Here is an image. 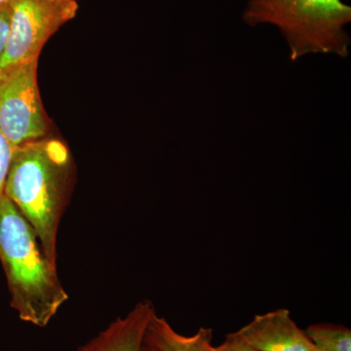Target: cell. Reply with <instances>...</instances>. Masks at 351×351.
Wrapping results in <instances>:
<instances>
[{"instance_id":"9c48e42d","label":"cell","mask_w":351,"mask_h":351,"mask_svg":"<svg viewBox=\"0 0 351 351\" xmlns=\"http://www.w3.org/2000/svg\"><path fill=\"white\" fill-rule=\"evenodd\" d=\"M307 337L318 350L351 351V330L334 323H317L306 328Z\"/></svg>"},{"instance_id":"52a82bcc","label":"cell","mask_w":351,"mask_h":351,"mask_svg":"<svg viewBox=\"0 0 351 351\" xmlns=\"http://www.w3.org/2000/svg\"><path fill=\"white\" fill-rule=\"evenodd\" d=\"M156 307L143 300L76 351H142Z\"/></svg>"},{"instance_id":"7a4b0ae2","label":"cell","mask_w":351,"mask_h":351,"mask_svg":"<svg viewBox=\"0 0 351 351\" xmlns=\"http://www.w3.org/2000/svg\"><path fill=\"white\" fill-rule=\"evenodd\" d=\"M0 262L20 319L46 327L69 295L46 258L34 228L12 201L0 198Z\"/></svg>"},{"instance_id":"3957f363","label":"cell","mask_w":351,"mask_h":351,"mask_svg":"<svg viewBox=\"0 0 351 351\" xmlns=\"http://www.w3.org/2000/svg\"><path fill=\"white\" fill-rule=\"evenodd\" d=\"M246 24H271L280 29L290 48L291 61L306 54L348 56L350 38L346 25L351 7L341 0H249Z\"/></svg>"},{"instance_id":"277c9868","label":"cell","mask_w":351,"mask_h":351,"mask_svg":"<svg viewBox=\"0 0 351 351\" xmlns=\"http://www.w3.org/2000/svg\"><path fill=\"white\" fill-rule=\"evenodd\" d=\"M38 61L1 71L0 131L13 149L43 138L48 131L38 86Z\"/></svg>"},{"instance_id":"2e32d148","label":"cell","mask_w":351,"mask_h":351,"mask_svg":"<svg viewBox=\"0 0 351 351\" xmlns=\"http://www.w3.org/2000/svg\"><path fill=\"white\" fill-rule=\"evenodd\" d=\"M314 351H324V350H318V348H315V350H314Z\"/></svg>"},{"instance_id":"9a60e30c","label":"cell","mask_w":351,"mask_h":351,"mask_svg":"<svg viewBox=\"0 0 351 351\" xmlns=\"http://www.w3.org/2000/svg\"><path fill=\"white\" fill-rule=\"evenodd\" d=\"M55 1H76V0H55Z\"/></svg>"},{"instance_id":"e0dca14e","label":"cell","mask_w":351,"mask_h":351,"mask_svg":"<svg viewBox=\"0 0 351 351\" xmlns=\"http://www.w3.org/2000/svg\"><path fill=\"white\" fill-rule=\"evenodd\" d=\"M0 76H1V71H0Z\"/></svg>"},{"instance_id":"5bb4252c","label":"cell","mask_w":351,"mask_h":351,"mask_svg":"<svg viewBox=\"0 0 351 351\" xmlns=\"http://www.w3.org/2000/svg\"><path fill=\"white\" fill-rule=\"evenodd\" d=\"M9 0H0V5H2V4L8 3Z\"/></svg>"},{"instance_id":"ba28073f","label":"cell","mask_w":351,"mask_h":351,"mask_svg":"<svg viewBox=\"0 0 351 351\" xmlns=\"http://www.w3.org/2000/svg\"><path fill=\"white\" fill-rule=\"evenodd\" d=\"M213 334L211 328L200 327L195 334L186 336L156 313L147 328V338L160 351H210Z\"/></svg>"},{"instance_id":"4fadbf2b","label":"cell","mask_w":351,"mask_h":351,"mask_svg":"<svg viewBox=\"0 0 351 351\" xmlns=\"http://www.w3.org/2000/svg\"><path fill=\"white\" fill-rule=\"evenodd\" d=\"M142 351H160V350H159L158 348H157L156 346H154V343H152V341H149V339L147 338V336H145V343H144V346H143Z\"/></svg>"},{"instance_id":"5b68a950","label":"cell","mask_w":351,"mask_h":351,"mask_svg":"<svg viewBox=\"0 0 351 351\" xmlns=\"http://www.w3.org/2000/svg\"><path fill=\"white\" fill-rule=\"evenodd\" d=\"M11 27L0 71L38 60L43 46L77 12L76 1L9 0Z\"/></svg>"},{"instance_id":"7c38bea8","label":"cell","mask_w":351,"mask_h":351,"mask_svg":"<svg viewBox=\"0 0 351 351\" xmlns=\"http://www.w3.org/2000/svg\"><path fill=\"white\" fill-rule=\"evenodd\" d=\"M210 351H258L252 348L248 343H245L233 332L226 335L225 341L219 346H211Z\"/></svg>"},{"instance_id":"30bf717a","label":"cell","mask_w":351,"mask_h":351,"mask_svg":"<svg viewBox=\"0 0 351 351\" xmlns=\"http://www.w3.org/2000/svg\"><path fill=\"white\" fill-rule=\"evenodd\" d=\"M13 147L0 131V198L4 195L7 176L12 160Z\"/></svg>"},{"instance_id":"8fae6325","label":"cell","mask_w":351,"mask_h":351,"mask_svg":"<svg viewBox=\"0 0 351 351\" xmlns=\"http://www.w3.org/2000/svg\"><path fill=\"white\" fill-rule=\"evenodd\" d=\"M11 27V9L8 3L0 5V60L8 43Z\"/></svg>"},{"instance_id":"8992f818","label":"cell","mask_w":351,"mask_h":351,"mask_svg":"<svg viewBox=\"0 0 351 351\" xmlns=\"http://www.w3.org/2000/svg\"><path fill=\"white\" fill-rule=\"evenodd\" d=\"M233 334L258 351L315 350L306 331L298 326L287 308L257 314Z\"/></svg>"},{"instance_id":"6da1fadb","label":"cell","mask_w":351,"mask_h":351,"mask_svg":"<svg viewBox=\"0 0 351 351\" xmlns=\"http://www.w3.org/2000/svg\"><path fill=\"white\" fill-rule=\"evenodd\" d=\"M68 149L40 138L16 147L4 195L34 228L46 258L57 267V239L71 176Z\"/></svg>"}]
</instances>
